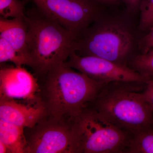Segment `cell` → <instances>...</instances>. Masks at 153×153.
<instances>
[{"label":"cell","instance_id":"1","mask_svg":"<svg viewBox=\"0 0 153 153\" xmlns=\"http://www.w3.org/2000/svg\"><path fill=\"white\" fill-rule=\"evenodd\" d=\"M41 80L38 97L47 115L60 120H71L80 114L106 84L64 64L50 70Z\"/></svg>","mask_w":153,"mask_h":153},{"label":"cell","instance_id":"2","mask_svg":"<svg viewBox=\"0 0 153 153\" xmlns=\"http://www.w3.org/2000/svg\"><path fill=\"white\" fill-rule=\"evenodd\" d=\"M28 50L31 65L38 79L63 64L75 52L78 37L41 13L37 7L27 11Z\"/></svg>","mask_w":153,"mask_h":153},{"label":"cell","instance_id":"3","mask_svg":"<svg viewBox=\"0 0 153 153\" xmlns=\"http://www.w3.org/2000/svg\"><path fill=\"white\" fill-rule=\"evenodd\" d=\"M146 82H115L104 85L90 106L130 134L153 126V111L144 96Z\"/></svg>","mask_w":153,"mask_h":153},{"label":"cell","instance_id":"4","mask_svg":"<svg viewBox=\"0 0 153 153\" xmlns=\"http://www.w3.org/2000/svg\"><path fill=\"white\" fill-rule=\"evenodd\" d=\"M134 42L133 31L125 22L100 16L79 36L75 52L80 56H96L127 66Z\"/></svg>","mask_w":153,"mask_h":153},{"label":"cell","instance_id":"5","mask_svg":"<svg viewBox=\"0 0 153 153\" xmlns=\"http://www.w3.org/2000/svg\"><path fill=\"white\" fill-rule=\"evenodd\" d=\"M71 122L76 153H126L130 134L111 123L92 106Z\"/></svg>","mask_w":153,"mask_h":153},{"label":"cell","instance_id":"6","mask_svg":"<svg viewBox=\"0 0 153 153\" xmlns=\"http://www.w3.org/2000/svg\"><path fill=\"white\" fill-rule=\"evenodd\" d=\"M25 153H76L71 120L46 115L33 127L25 128Z\"/></svg>","mask_w":153,"mask_h":153},{"label":"cell","instance_id":"7","mask_svg":"<svg viewBox=\"0 0 153 153\" xmlns=\"http://www.w3.org/2000/svg\"><path fill=\"white\" fill-rule=\"evenodd\" d=\"M41 14L78 37L100 16L95 0H33Z\"/></svg>","mask_w":153,"mask_h":153},{"label":"cell","instance_id":"8","mask_svg":"<svg viewBox=\"0 0 153 153\" xmlns=\"http://www.w3.org/2000/svg\"><path fill=\"white\" fill-rule=\"evenodd\" d=\"M63 64L105 84L115 82H146L150 79L128 66L96 56H80L75 52L71 53Z\"/></svg>","mask_w":153,"mask_h":153},{"label":"cell","instance_id":"9","mask_svg":"<svg viewBox=\"0 0 153 153\" xmlns=\"http://www.w3.org/2000/svg\"><path fill=\"white\" fill-rule=\"evenodd\" d=\"M39 89L38 78L22 66L1 68L0 98L35 102L39 100Z\"/></svg>","mask_w":153,"mask_h":153},{"label":"cell","instance_id":"10","mask_svg":"<svg viewBox=\"0 0 153 153\" xmlns=\"http://www.w3.org/2000/svg\"><path fill=\"white\" fill-rule=\"evenodd\" d=\"M47 115L40 100L28 104L0 98V120L24 128H31Z\"/></svg>","mask_w":153,"mask_h":153},{"label":"cell","instance_id":"11","mask_svg":"<svg viewBox=\"0 0 153 153\" xmlns=\"http://www.w3.org/2000/svg\"><path fill=\"white\" fill-rule=\"evenodd\" d=\"M0 38L5 39L31 62L28 50V27L25 16L0 19Z\"/></svg>","mask_w":153,"mask_h":153},{"label":"cell","instance_id":"12","mask_svg":"<svg viewBox=\"0 0 153 153\" xmlns=\"http://www.w3.org/2000/svg\"><path fill=\"white\" fill-rule=\"evenodd\" d=\"M0 141L9 153H25L27 142L25 128L0 120Z\"/></svg>","mask_w":153,"mask_h":153},{"label":"cell","instance_id":"13","mask_svg":"<svg viewBox=\"0 0 153 153\" xmlns=\"http://www.w3.org/2000/svg\"><path fill=\"white\" fill-rule=\"evenodd\" d=\"M126 153H153V126L130 134Z\"/></svg>","mask_w":153,"mask_h":153},{"label":"cell","instance_id":"14","mask_svg":"<svg viewBox=\"0 0 153 153\" xmlns=\"http://www.w3.org/2000/svg\"><path fill=\"white\" fill-rule=\"evenodd\" d=\"M130 65L131 68L145 77L153 78V49L134 57Z\"/></svg>","mask_w":153,"mask_h":153},{"label":"cell","instance_id":"15","mask_svg":"<svg viewBox=\"0 0 153 153\" xmlns=\"http://www.w3.org/2000/svg\"><path fill=\"white\" fill-rule=\"evenodd\" d=\"M10 62L15 66H30V62L27 58L21 55L5 39L0 38V63Z\"/></svg>","mask_w":153,"mask_h":153},{"label":"cell","instance_id":"16","mask_svg":"<svg viewBox=\"0 0 153 153\" xmlns=\"http://www.w3.org/2000/svg\"><path fill=\"white\" fill-rule=\"evenodd\" d=\"M31 0H0V16L2 19L24 17L25 7Z\"/></svg>","mask_w":153,"mask_h":153},{"label":"cell","instance_id":"17","mask_svg":"<svg viewBox=\"0 0 153 153\" xmlns=\"http://www.w3.org/2000/svg\"><path fill=\"white\" fill-rule=\"evenodd\" d=\"M139 12V28L146 33L153 28V0H143Z\"/></svg>","mask_w":153,"mask_h":153},{"label":"cell","instance_id":"18","mask_svg":"<svg viewBox=\"0 0 153 153\" xmlns=\"http://www.w3.org/2000/svg\"><path fill=\"white\" fill-rule=\"evenodd\" d=\"M138 46L140 53L146 52L153 49V28L140 39Z\"/></svg>","mask_w":153,"mask_h":153},{"label":"cell","instance_id":"19","mask_svg":"<svg viewBox=\"0 0 153 153\" xmlns=\"http://www.w3.org/2000/svg\"><path fill=\"white\" fill-rule=\"evenodd\" d=\"M143 94L145 100L153 111V78L146 82Z\"/></svg>","mask_w":153,"mask_h":153},{"label":"cell","instance_id":"20","mask_svg":"<svg viewBox=\"0 0 153 153\" xmlns=\"http://www.w3.org/2000/svg\"><path fill=\"white\" fill-rule=\"evenodd\" d=\"M120 4L123 3L128 12L135 13L139 11L140 5L143 0H118Z\"/></svg>","mask_w":153,"mask_h":153},{"label":"cell","instance_id":"21","mask_svg":"<svg viewBox=\"0 0 153 153\" xmlns=\"http://www.w3.org/2000/svg\"><path fill=\"white\" fill-rule=\"evenodd\" d=\"M104 6H115L120 4L118 0H95Z\"/></svg>","mask_w":153,"mask_h":153},{"label":"cell","instance_id":"22","mask_svg":"<svg viewBox=\"0 0 153 153\" xmlns=\"http://www.w3.org/2000/svg\"><path fill=\"white\" fill-rule=\"evenodd\" d=\"M8 152L7 148L2 142L0 141V153H7Z\"/></svg>","mask_w":153,"mask_h":153},{"label":"cell","instance_id":"23","mask_svg":"<svg viewBox=\"0 0 153 153\" xmlns=\"http://www.w3.org/2000/svg\"></svg>","mask_w":153,"mask_h":153}]
</instances>
